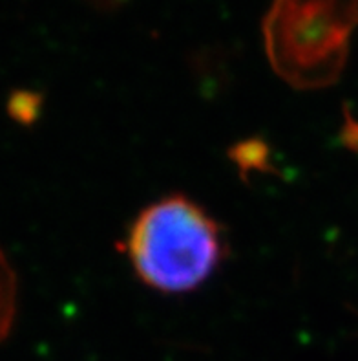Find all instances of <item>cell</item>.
Wrapping results in <instances>:
<instances>
[{
  "label": "cell",
  "mask_w": 358,
  "mask_h": 361,
  "mask_svg": "<svg viewBox=\"0 0 358 361\" xmlns=\"http://www.w3.org/2000/svg\"><path fill=\"white\" fill-rule=\"evenodd\" d=\"M18 283L13 266L0 250V341L8 338L17 316Z\"/></svg>",
  "instance_id": "3"
},
{
  "label": "cell",
  "mask_w": 358,
  "mask_h": 361,
  "mask_svg": "<svg viewBox=\"0 0 358 361\" xmlns=\"http://www.w3.org/2000/svg\"><path fill=\"white\" fill-rule=\"evenodd\" d=\"M357 26L358 0H274L263 18L269 63L293 88L331 87Z\"/></svg>",
  "instance_id": "2"
},
{
  "label": "cell",
  "mask_w": 358,
  "mask_h": 361,
  "mask_svg": "<svg viewBox=\"0 0 358 361\" xmlns=\"http://www.w3.org/2000/svg\"><path fill=\"white\" fill-rule=\"evenodd\" d=\"M35 110L37 99L33 97V94L20 92V94H15L9 101V114L17 121H32L35 118Z\"/></svg>",
  "instance_id": "4"
},
{
  "label": "cell",
  "mask_w": 358,
  "mask_h": 361,
  "mask_svg": "<svg viewBox=\"0 0 358 361\" xmlns=\"http://www.w3.org/2000/svg\"><path fill=\"white\" fill-rule=\"evenodd\" d=\"M122 252L141 283L163 293H185L218 270L225 237L222 226L198 202L168 195L136 216Z\"/></svg>",
  "instance_id": "1"
}]
</instances>
